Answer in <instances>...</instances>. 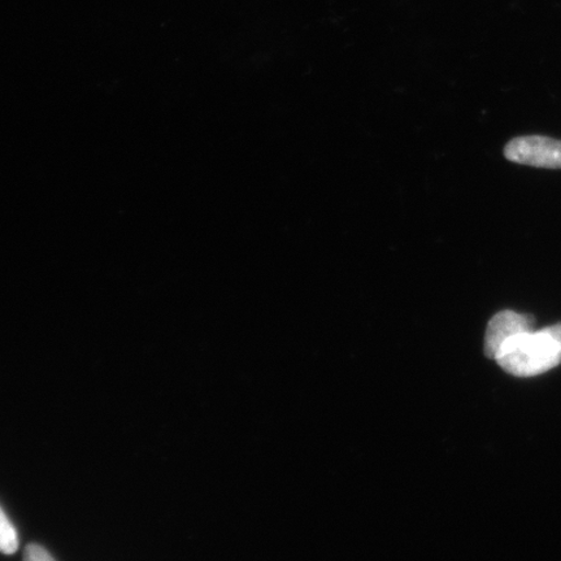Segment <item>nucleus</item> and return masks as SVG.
Instances as JSON below:
<instances>
[{"instance_id":"nucleus-1","label":"nucleus","mask_w":561,"mask_h":561,"mask_svg":"<svg viewBox=\"0 0 561 561\" xmlns=\"http://www.w3.org/2000/svg\"><path fill=\"white\" fill-rule=\"evenodd\" d=\"M496 362L510 375L538 376L560 366L561 347L542 329L514 336L503 346Z\"/></svg>"},{"instance_id":"nucleus-2","label":"nucleus","mask_w":561,"mask_h":561,"mask_svg":"<svg viewBox=\"0 0 561 561\" xmlns=\"http://www.w3.org/2000/svg\"><path fill=\"white\" fill-rule=\"evenodd\" d=\"M504 157L517 164L561 170V140L542 136L518 137L506 146Z\"/></svg>"},{"instance_id":"nucleus-3","label":"nucleus","mask_w":561,"mask_h":561,"mask_svg":"<svg viewBox=\"0 0 561 561\" xmlns=\"http://www.w3.org/2000/svg\"><path fill=\"white\" fill-rule=\"evenodd\" d=\"M535 318L515 311H502L490 320L485 335V355L496 360L506 343L518 334L535 331Z\"/></svg>"},{"instance_id":"nucleus-4","label":"nucleus","mask_w":561,"mask_h":561,"mask_svg":"<svg viewBox=\"0 0 561 561\" xmlns=\"http://www.w3.org/2000/svg\"><path fill=\"white\" fill-rule=\"evenodd\" d=\"M18 549L19 536L15 526L12 525L4 511L0 508V552L12 556Z\"/></svg>"},{"instance_id":"nucleus-5","label":"nucleus","mask_w":561,"mask_h":561,"mask_svg":"<svg viewBox=\"0 0 561 561\" xmlns=\"http://www.w3.org/2000/svg\"><path fill=\"white\" fill-rule=\"evenodd\" d=\"M24 561H55V559L39 545H27L24 551Z\"/></svg>"},{"instance_id":"nucleus-6","label":"nucleus","mask_w":561,"mask_h":561,"mask_svg":"<svg viewBox=\"0 0 561 561\" xmlns=\"http://www.w3.org/2000/svg\"><path fill=\"white\" fill-rule=\"evenodd\" d=\"M545 332L551 336L553 341L561 347V324L546 328Z\"/></svg>"}]
</instances>
